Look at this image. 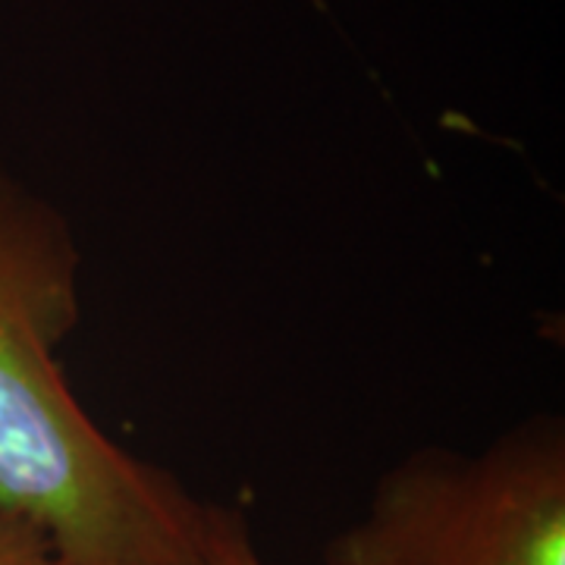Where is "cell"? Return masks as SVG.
<instances>
[{
    "instance_id": "6da1fadb",
    "label": "cell",
    "mask_w": 565,
    "mask_h": 565,
    "mask_svg": "<svg viewBox=\"0 0 565 565\" xmlns=\"http://www.w3.org/2000/svg\"><path fill=\"white\" fill-rule=\"evenodd\" d=\"M82 321V252L61 207L0 167V497L61 565H204L207 500L110 440L57 352Z\"/></svg>"
},
{
    "instance_id": "7a4b0ae2",
    "label": "cell",
    "mask_w": 565,
    "mask_h": 565,
    "mask_svg": "<svg viewBox=\"0 0 565 565\" xmlns=\"http://www.w3.org/2000/svg\"><path fill=\"white\" fill-rule=\"evenodd\" d=\"M323 565H565V424L531 415L484 449H412Z\"/></svg>"
},
{
    "instance_id": "3957f363",
    "label": "cell",
    "mask_w": 565,
    "mask_h": 565,
    "mask_svg": "<svg viewBox=\"0 0 565 565\" xmlns=\"http://www.w3.org/2000/svg\"><path fill=\"white\" fill-rule=\"evenodd\" d=\"M204 565H264L243 509L207 503L204 509Z\"/></svg>"
},
{
    "instance_id": "277c9868",
    "label": "cell",
    "mask_w": 565,
    "mask_h": 565,
    "mask_svg": "<svg viewBox=\"0 0 565 565\" xmlns=\"http://www.w3.org/2000/svg\"><path fill=\"white\" fill-rule=\"evenodd\" d=\"M0 565H61L47 534L0 497Z\"/></svg>"
}]
</instances>
